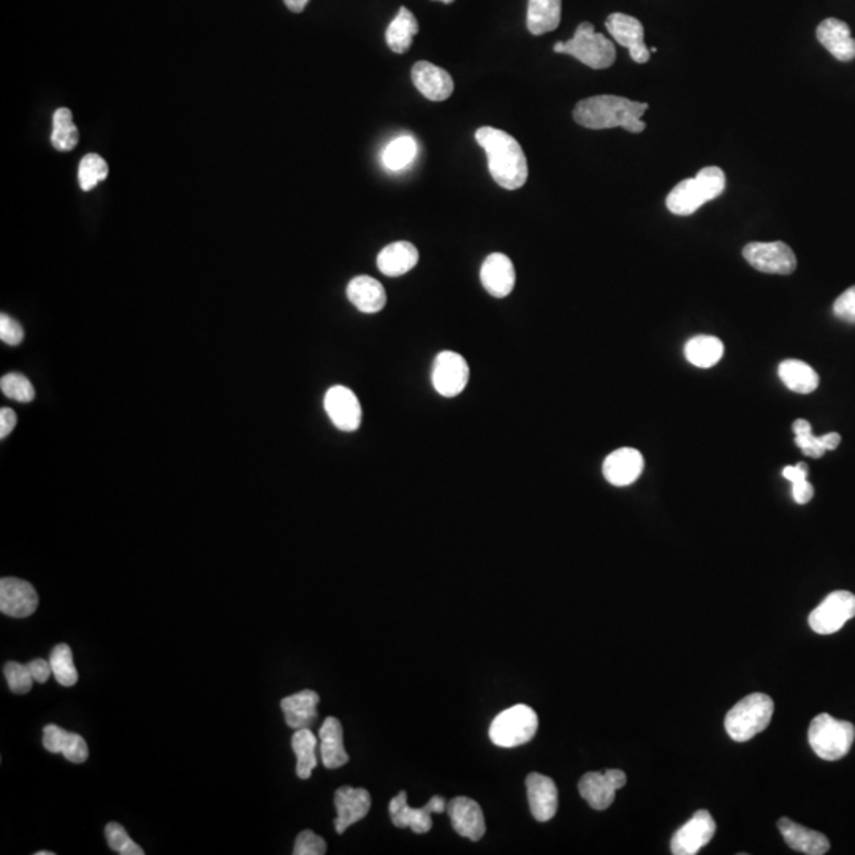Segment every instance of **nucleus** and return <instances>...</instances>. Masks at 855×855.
I'll use <instances>...</instances> for the list:
<instances>
[{
  "instance_id": "nucleus-46",
  "label": "nucleus",
  "mask_w": 855,
  "mask_h": 855,
  "mask_svg": "<svg viewBox=\"0 0 855 855\" xmlns=\"http://www.w3.org/2000/svg\"><path fill=\"white\" fill-rule=\"evenodd\" d=\"M0 339L8 346H18L24 339L23 327L7 314L0 316Z\"/></svg>"
},
{
  "instance_id": "nucleus-42",
  "label": "nucleus",
  "mask_w": 855,
  "mask_h": 855,
  "mask_svg": "<svg viewBox=\"0 0 855 855\" xmlns=\"http://www.w3.org/2000/svg\"><path fill=\"white\" fill-rule=\"evenodd\" d=\"M105 836L114 852L121 855H143L145 851L130 838L129 833L118 822H110L105 827Z\"/></svg>"
},
{
  "instance_id": "nucleus-7",
  "label": "nucleus",
  "mask_w": 855,
  "mask_h": 855,
  "mask_svg": "<svg viewBox=\"0 0 855 855\" xmlns=\"http://www.w3.org/2000/svg\"><path fill=\"white\" fill-rule=\"evenodd\" d=\"M539 718L528 705H515L499 713L490 726V738L501 748L525 745L536 735Z\"/></svg>"
},
{
  "instance_id": "nucleus-11",
  "label": "nucleus",
  "mask_w": 855,
  "mask_h": 855,
  "mask_svg": "<svg viewBox=\"0 0 855 855\" xmlns=\"http://www.w3.org/2000/svg\"><path fill=\"white\" fill-rule=\"evenodd\" d=\"M469 380V366L456 352L445 350L437 355L433 366V385L444 398H455L463 392Z\"/></svg>"
},
{
  "instance_id": "nucleus-47",
  "label": "nucleus",
  "mask_w": 855,
  "mask_h": 855,
  "mask_svg": "<svg viewBox=\"0 0 855 855\" xmlns=\"http://www.w3.org/2000/svg\"><path fill=\"white\" fill-rule=\"evenodd\" d=\"M27 665H29V669H31L34 680L37 683H46V681L50 680L51 675H53L50 659L48 661L46 659H34V661L29 662Z\"/></svg>"
},
{
  "instance_id": "nucleus-48",
  "label": "nucleus",
  "mask_w": 855,
  "mask_h": 855,
  "mask_svg": "<svg viewBox=\"0 0 855 855\" xmlns=\"http://www.w3.org/2000/svg\"><path fill=\"white\" fill-rule=\"evenodd\" d=\"M16 414L12 409H8V407H4L2 411H0V437L5 439L8 434L12 433L13 428L16 426Z\"/></svg>"
},
{
  "instance_id": "nucleus-5",
  "label": "nucleus",
  "mask_w": 855,
  "mask_h": 855,
  "mask_svg": "<svg viewBox=\"0 0 855 855\" xmlns=\"http://www.w3.org/2000/svg\"><path fill=\"white\" fill-rule=\"evenodd\" d=\"M854 738L855 727L852 722L840 721L827 713L817 715L808 729V741L814 753L829 762L848 756Z\"/></svg>"
},
{
  "instance_id": "nucleus-36",
  "label": "nucleus",
  "mask_w": 855,
  "mask_h": 855,
  "mask_svg": "<svg viewBox=\"0 0 855 855\" xmlns=\"http://www.w3.org/2000/svg\"><path fill=\"white\" fill-rule=\"evenodd\" d=\"M80 132L73 122V114L69 108H59L53 116V133L51 143L57 151H72L78 145Z\"/></svg>"
},
{
  "instance_id": "nucleus-35",
  "label": "nucleus",
  "mask_w": 855,
  "mask_h": 855,
  "mask_svg": "<svg viewBox=\"0 0 855 855\" xmlns=\"http://www.w3.org/2000/svg\"><path fill=\"white\" fill-rule=\"evenodd\" d=\"M292 749L297 756V776L309 779L317 767V738L311 729H298L292 737Z\"/></svg>"
},
{
  "instance_id": "nucleus-13",
  "label": "nucleus",
  "mask_w": 855,
  "mask_h": 855,
  "mask_svg": "<svg viewBox=\"0 0 855 855\" xmlns=\"http://www.w3.org/2000/svg\"><path fill=\"white\" fill-rule=\"evenodd\" d=\"M323 406L333 425L341 431H357L361 425V406L350 388L335 385L328 390Z\"/></svg>"
},
{
  "instance_id": "nucleus-34",
  "label": "nucleus",
  "mask_w": 855,
  "mask_h": 855,
  "mask_svg": "<svg viewBox=\"0 0 855 855\" xmlns=\"http://www.w3.org/2000/svg\"><path fill=\"white\" fill-rule=\"evenodd\" d=\"M684 355L691 365L697 368H711L724 355V344L715 336H696L684 346Z\"/></svg>"
},
{
  "instance_id": "nucleus-1",
  "label": "nucleus",
  "mask_w": 855,
  "mask_h": 855,
  "mask_svg": "<svg viewBox=\"0 0 855 855\" xmlns=\"http://www.w3.org/2000/svg\"><path fill=\"white\" fill-rule=\"evenodd\" d=\"M475 140L487 152L488 170L494 183L507 190L525 186L529 176L528 159L510 133L494 127H480L475 132Z\"/></svg>"
},
{
  "instance_id": "nucleus-14",
  "label": "nucleus",
  "mask_w": 855,
  "mask_h": 855,
  "mask_svg": "<svg viewBox=\"0 0 855 855\" xmlns=\"http://www.w3.org/2000/svg\"><path fill=\"white\" fill-rule=\"evenodd\" d=\"M605 26L616 42L629 50L632 61L637 64H646L650 61V50L646 48L643 40L645 29L639 19L624 13H612L605 21Z\"/></svg>"
},
{
  "instance_id": "nucleus-49",
  "label": "nucleus",
  "mask_w": 855,
  "mask_h": 855,
  "mask_svg": "<svg viewBox=\"0 0 855 855\" xmlns=\"http://www.w3.org/2000/svg\"><path fill=\"white\" fill-rule=\"evenodd\" d=\"M605 775L610 779V783L615 786L616 791H620L621 787L626 786L627 778L621 770H607Z\"/></svg>"
},
{
  "instance_id": "nucleus-25",
  "label": "nucleus",
  "mask_w": 855,
  "mask_h": 855,
  "mask_svg": "<svg viewBox=\"0 0 855 855\" xmlns=\"http://www.w3.org/2000/svg\"><path fill=\"white\" fill-rule=\"evenodd\" d=\"M347 298L358 311L376 314L387 304L384 285L371 276H357L347 285Z\"/></svg>"
},
{
  "instance_id": "nucleus-2",
  "label": "nucleus",
  "mask_w": 855,
  "mask_h": 855,
  "mask_svg": "<svg viewBox=\"0 0 855 855\" xmlns=\"http://www.w3.org/2000/svg\"><path fill=\"white\" fill-rule=\"evenodd\" d=\"M648 108V103L634 102L620 95H594L575 105L574 119L586 129L623 127L627 132L640 133L646 129L642 116Z\"/></svg>"
},
{
  "instance_id": "nucleus-16",
  "label": "nucleus",
  "mask_w": 855,
  "mask_h": 855,
  "mask_svg": "<svg viewBox=\"0 0 855 855\" xmlns=\"http://www.w3.org/2000/svg\"><path fill=\"white\" fill-rule=\"evenodd\" d=\"M411 75L417 91L431 102H444L455 91L452 75L431 62H417Z\"/></svg>"
},
{
  "instance_id": "nucleus-44",
  "label": "nucleus",
  "mask_w": 855,
  "mask_h": 855,
  "mask_svg": "<svg viewBox=\"0 0 855 855\" xmlns=\"http://www.w3.org/2000/svg\"><path fill=\"white\" fill-rule=\"evenodd\" d=\"M327 852V843L322 836L316 835L312 830H304L297 836L293 854L295 855H323Z\"/></svg>"
},
{
  "instance_id": "nucleus-29",
  "label": "nucleus",
  "mask_w": 855,
  "mask_h": 855,
  "mask_svg": "<svg viewBox=\"0 0 855 855\" xmlns=\"http://www.w3.org/2000/svg\"><path fill=\"white\" fill-rule=\"evenodd\" d=\"M561 0H528L526 26L532 35L556 31L561 23Z\"/></svg>"
},
{
  "instance_id": "nucleus-37",
  "label": "nucleus",
  "mask_w": 855,
  "mask_h": 855,
  "mask_svg": "<svg viewBox=\"0 0 855 855\" xmlns=\"http://www.w3.org/2000/svg\"><path fill=\"white\" fill-rule=\"evenodd\" d=\"M50 664L54 678L61 686L70 688L78 683V670L73 664V653L69 645L59 643L54 646L50 654Z\"/></svg>"
},
{
  "instance_id": "nucleus-40",
  "label": "nucleus",
  "mask_w": 855,
  "mask_h": 855,
  "mask_svg": "<svg viewBox=\"0 0 855 855\" xmlns=\"http://www.w3.org/2000/svg\"><path fill=\"white\" fill-rule=\"evenodd\" d=\"M808 464L798 463L783 469L784 479L792 485V498L797 504H808L813 499L814 488L808 482Z\"/></svg>"
},
{
  "instance_id": "nucleus-4",
  "label": "nucleus",
  "mask_w": 855,
  "mask_h": 855,
  "mask_svg": "<svg viewBox=\"0 0 855 855\" xmlns=\"http://www.w3.org/2000/svg\"><path fill=\"white\" fill-rule=\"evenodd\" d=\"M775 703L767 694H749L735 707L730 708L726 716L727 734L738 743H745L767 729L772 722Z\"/></svg>"
},
{
  "instance_id": "nucleus-8",
  "label": "nucleus",
  "mask_w": 855,
  "mask_h": 855,
  "mask_svg": "<svg viewBox=\"0 0 855 855\" xmlns=\"http://www.w3.org/2000/svg\"><path fill=\"white\" fill-rule=\"evenodd\" d=\"M854 616V594L849 591H835L814 608L808 623L816 634L830 635L840 631Z\"/></svg>"
},
{
  "instance_id": "nucleus-30",
  "label": "nucleus",
  "mask_w": 855,
  "mask_h": 855,
  "mask_svg": "<svg viewBox=\"0 0 855 855\" xmlns=\"http://www.w3.org/2000/svg\"><path fill=\"white\" fill-rule=\"evenodd\" d=\"M792 431L795 434V444L811 458H821L827 450H835L841 442V436L838 433L814 436L810 422H806L803 418L795 420Z\"/></svg>"
},
{
  "instance_id": "nucleus-39",
  "label": "nucleus",
  "mask_w": 855,
  "mask_h": 855,
  "mask_svg": "<svg viewBox=\"0 0 855 855\" xmlns=\"http://www.w3.org/2000/svg\"><path fill=\"white\" fill-rule=\"evenodd\" d=\"M108 164L105 162V159L99 156V154H88V156H84L80 162V168H78V179H80V186L84 192H89V190L94 189L100 181L108 178Z\"/></svg>"
},
{
  "instance_id": "nucleus-32",
  "label": "nucleus",
  "mask_w": 855,
  "mask_h": 855,
  "mask_svg": "<svg viewBox=\"0 0 855 855\" xmlns=\"http://www.w3.org/2000/svg\"><path fill=\"white\" fill-rule=\"evenodd\" d=\"M779 379L783 380L791 392L808 395L819 385V376L808 363L800 360H786L779 365Z\"/></svg>"
},
{
  "instance_id": "nucleus-38",
  "label": "nucleus",
  "mask_w": 855,
  "mask_h": 855,
  "mask_svg": "<svg viewBox=\"0 0 855 855\" xmlns=\"http://www.w3.org/2000/svg\"><path fill=\"white\" fill-rule=\"evenodd\" d=\"M417 156V141L412 137H399L385 148L382 162L388 170L398 171L406 168Z\"/></svg>"
},
{
  "instance_id": "nucleus-9",
  "label": "nucleus",
  "mask_w": 855,
  "mask_h": 855,
  "mask_svg": "<svg viewBox=\"0 0 855 855\" xmlns=\"http://www.w3.org/2000/svg\"><path fill=\"white\" fill-rule=\"evenodd\" d=\"M743 257L754 270L767 274H792L797 268V257L783 241L749 243L743 247Z\"/></svg>"
},
{
  "instance_id": "nucleus-21",
  "label": "nucleus",
  "mask_w": 855,
  "mask_h": 855,
  "mask_svg": "<svg viewBox=\"0 0 855 855\" xmlns=\"http://www.w3.org/2000/svg\"><path fill=\"white\" fill-rule=\"evenodd\" d=\"M817 40L835 59L851 62L855 59V40L851 27L841 19L827 18L817 26Z\"/></svg>"
},
{
  "instance_id": "nucleus-27",
  "label": "nucleus",
  "mask_w": 855,
  "mask_h": 855,
  "mask_svg": "<svg viewBox=\"0 0 855 855\" xmlns=\"http://www.w3.org/2000/svg\"><path fill=\"white\" fill-rule=\"evenodd\" d=\"M418 255L417 247L407 241H398V243L388 244L380 254L377 255V268L380 273L390 278H398L403 274L409 273L417 266Z\"/></svg>"
},
{
  "instance_id": "nucleus-19",
  "label": "nucleus",
  "mask_w": 855,
  "mask_h": 855,
  "mask_svg": "<svg viewBox=\"0 0 855 855\" xmlns=\"http://www.w3.org/2000/svg\"><path fill=\"white\" fill-rule=\"evenodd\" d=\"M447 813L452 821L453 829L464 838L471 841L482 840L487 825L479 803L469 797H456L447 803Z\"/></svg>"
},
{
  "instance_id": "nucleus-33",
  "label": "nucleus",
  "mask_w": 855,
  "mask_h": 855,
  "mask_svg": "<svg viewBox=\"0 0 855 855\" xmlns=\"http://www.w3.org/2000/svg\"><path fill=\"white\" fill-rule=\"evenodd\" d=\"M418 34V23L414 13L409 12L406 7L399 8L390 26L385 32V40L393 53L404 54L412 46V40Z\"/></svg>"
},
{
  "instance_id": "nucleus-28",
  "label": "nucleus",
  "mask_w": 855,
  "mask_h": 855,
  "mask_svg": "<svg viewBox=\"0 0 855 855\" xmlns=\"http://www.w3.org/2000/svg\"><path fill=\"white\" fill-rule=\"evenodd\" d=\"M319 738L320 756L328 770H335L349 762V754L344 749V732L339 719L331 716L325 719L320 727Z\"/></svg>"
},
{
  "instance_id": "nucleus-17",
  "label": "nucleus",
  "mask_w": 855,
  "mask_h": 855,
  "mask_svg": "<svg viewBox=\"0 0 855 855\" xmlns=\"http://www.w3.org/2000/svg\"><path fill=\"white\" fill-rule=\"evenodd\" d=\"M480 281L483 289L487 290L491 297H509L517 282L512 260L506 254H499V252L488 255L480 268Z\"/></svg>"
},
{
  "instance_id": "nucleus-22",
  "label": "nucleus",
  "mask_w": 855,
  "mask_h": 855,
  "mask_svg": "<svg viewBox=\"0 0 855 855\" xmlns=\"http://www.w3.org/2000/svg\"><path fill=\"white\" fill-rule=\"evenodd\" d=\"M526 789L534 819L539 822L553 819L558 811V789L555 781L540 773H531L526 778Z\"/></svg>"
},
{
  "instance_id": "nucleus-52",
  "label": "nucleus",
  "mask_w": 855,
  "mask_h": 855,
  "mask_svg": "<svg viewBox=\"0 0 855 855\" xmlns=\"http://www.w3.org/2000/svg\"><path fill=\"white\" fill-rule=\"evenodd\" d=\"M437 2H442V4L449 5V4H453V2H455V0H437Z\"/></svg>"
},
{
  "instance_id": "nucleus-12",
  "label": "nucleus",
  "mask_w": 855,
  "mask_h": 855,
  "mask_svg": "<svg viewBox=\"0 0 855 855\" xmlns=\"http://www.w3.org/2000/svg\"><path fill=\"white\" fill-rule=\"evenodd\" d=\"M716 833V822L708 811H696V814L678 830L672 838V854L696 855L703 846H707Z\"/></svg>"
},
{
  "instance_id": "nucleus-26",
  "label": "nucleus",
  "mask_w": 855,
  "mask_h": 855,
  "mask_svg": "<svg viewBox=\"0 0 855 855\" xmlns=\"http://www.w3.org/2000/svg\"><path fill=\"white\" fill-rule=\"evenodd\" d=\"M320 697L316 691L304 689L293 696L282 699L281 708L284 711L285 722L292 729H311L317 719V705Z\"/></svg>"
},
{
  "instance_id": "nucleus-24",
  "label": "nucleus",
  "mask_w": 855,
  "mask_h": 855,
  "mask_svg": "<svg viewBox=\"0 0 855 855\" xmlns=\"http://www.w3.org/2000/svg\"><path fill=\"white\" fill-rule=\"evenodd\" d=\"M778 829L789 846L794 851L808 855H824L829 852L830 843L827 836L814 830L806 829L803 825L783 817L778 821Z\"/></svg>"
},
{
  "instance_id": "nucleus-23",
  "label": "nucleus",
  "mask_w": 855,
  "mask_h": 855,
  "mask_svg": "<svg viewBox=\"0 0 855 855\" xmlns=\"http://www.w3.org/2000/svg\"><path fill=\"white\" fill-rule=\"evenodd\" d=\"M43 746L50 753L64 754L65 759L73 764H83L89 757L88 743L81 735L73 734L54 724L43 729Z\"/></svg>"
},
{
  "instance_id": "nucleus-50",
  "label": "nucleus",
  "mask_w": 855,
  "mask_h": 855,
  "mask_svg": "<svg viewBox=\"0 0 855 855\" xmlns=\"http://www.w3.org/2000/svg\"><path fill=\"white\" fill-rule=\"evenodd\" d=\"M309 0H284V4L287 5L290 12L293 13H301L303 12L306 5H308Z\"/></svg>"
},
{
  "instance_id": "nucleus-51",
  "label": "nucleus",
  "mask_w": 855,
  "mask_h": 855,
  "mask_svg": "<svg viewBox=\"0 0 855 855\" xmlns=\"http://www.w3.org/2000/svg\"><path fill=\"white\" fill-rule=\"evenodd\" d=\"M53 854H54V852H48V851L35 852V855H53Z\"/></svg>"
},
{
  "instance_id": "nucleus-18",
  "label": "nucleus",
  "mask_w": 855,
  "mask_h": 855,
  "mask_svg": "<svg viewBox=\"0 0 855 855\" xmlns=\"http://www.w3.org/2000/svg\"><path fill=\"white\" fill-rule=\"evenodd\" d=\"M643 468H645V460L642 453L631 447H624V449L615 450L605 458L602 472L608 483H612L615 487H627L639 479Z\"/></svg>"
},
{
  "instance_id": "nucleus-41",
  "label": "nucleus",
  "mask_w": 855,
  "mask_h": 855,
  "mask_svg": "<svg viewBox=\"0 0 855 855\" xmlns=\"http://www.w3.org/2000/svg\"><path fill=\"white\" fill-rule=\"evenodd\" d=\"M0 388L7 398L18 403H31L35 398V390L31 382L23 374L12 373L2 377Z\"/></svg>"
},
{
  "instance_id": "nucleus-15",
  "label": "nucleus",
  "mask_w": 855,
  "mask_h": 855,
  "mask_svg": "<svg viewBox=\"0 0 855 855\" xmlns=\"http://www.w3.org/2000/svg\"><path fill=\"white\" fill-rule=\"evenodd\" d=\"M38 596L34 586L26 580L7 577L0 580V612L12 618L34 615Z\"/></svg>"
},
{
  "instance_id": "nucleus-3",
  "label": "nucleus",
  "mask_w": 855,
  "mask_h": 855,
  "mask_svg": "<svg viewBox=\"0 0 855 855\" xmlns=\"http://www.w3.org/2000/svg\"><path fill=\"white\" fill-rule=\"evenodd\" d=\"M726 190V175L719 167H705L696 178L683 179L670 190L665 205L675 216H691L700 206L721 197Z\"/></svg>"
},
{
  "instance_id": "nucleus-10",
  "label": "nucleus",
  "mask_w": 855,
  "mask_h": 855,
  "mask_svg": "<svg viewBox=\"0 0 855 855\" xmlns=\"http://www.w3.org/2000/svg\"><path fill=\"white\" fill-rule=\"evenodd\" d=\"M445 810H447L445 798L437 797V795L431 798L430 803L423 808H411L407 805V794L404 791L399 792L388 806L395 827L398 829H406L407 827L418 835L430 832L431 827H433L431 814L442 813Z\"/></svg>"
},
{
  "instance_id": "nucleus-6",
  "label": "nucleus",
  "mask_w": 855,
  "mask_h": 855,
  "mask_svg": "<svg viewBox=\"0 0 855 855\" xmlns=\"http://www.w3.org/2000/svg\"><path fill=\"white\" fill-rule=\"evenodd\" d=\"M558 54H569L577 61L594 70H604L615 64L616 50L612 40L597 34L591 23H582L577 27L574 38L569 42H558L553 46Z\"/></svg>"
},
{
  "instance_id": "nucleus-31",
  "label": "nucleus",
  "mask_w": 855,
  "mask_h": 855,
  "mask_svg": "<svg viewBox=\"0 0 855 855\" xmlns=\"http://www.w3.org/2000/svg\"><path fill=\"white\" fill-rule=\"evenodd\" d=\"M578 791L594 810H607L615 800L616 789L607 775L599 772H589L580 779Z\"/></svg>"
},
{
  "instance_id": "nucleus-43",
  "label": "nucleus",
  "mask_w": 855,
  "mask_h": 855,
  "mask_svg": "<svg viewBox=\"0 0 855 855\" xmlns=\"http://www.w3.org/2000/svg\"><path fill=\"white\" fill-rule=\"evenodd\" d=\"M5 678H7L10 691L15 694H27L31 691L34 683V675L27 664L19 662H7L4 667Z\"/></svg>"
},
{
  "instance_id": "nucleus-45",
  "label": "nucleus",
  "mask_w": 855,
  "mask_h": 855,
  "mask_svg": "<svg viewBox=\"0 0 855 855\" xmlns=\"http://www.w3.org/2000/svg\"><path fill=\"white\" fill-rule=\"evenodd\" d=\"M833 312L838 319L844 322L855 323V285L851 289L841 293L833 303Z\"/></svg>"
},
{
  "instance_id": "nucleus-20",
  "label": "nucleus",
  "mask_w": 855,
  "mask_h": 855,
  "mask_svg": "<svg viewBox=\"0 0 855 855\" xmlns=\"http://www.w3.org/2000/svg\"><path fill=\"white\" fill-rule=\"evenodd\" d=\"M335 806L338 817L335 821L336 832H346L350 825L357 824L371 810V794L366 789L339 787L335 794Z\"/></svg>"
}]
</instances>
